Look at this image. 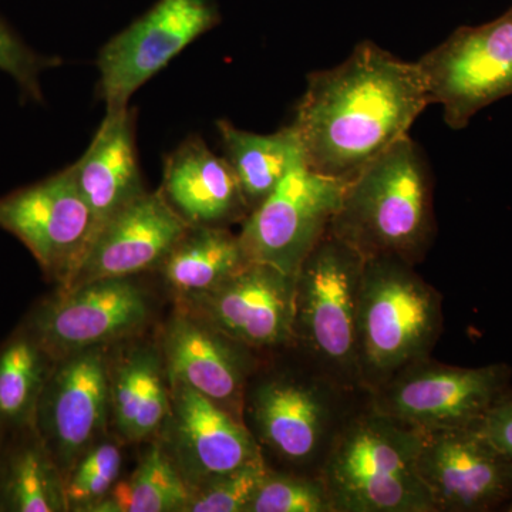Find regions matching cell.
<instances>
[{
  "instance_id": "6da1fadb",
  "label": "cell",
  "mask_w": 512,
  "mask_h": 512,
  "mask_svg": "<svg viewBox=\"0 0 512 512\" xmlns=\"http://www.w3.org/2000/svg\"><path fill=\"white\" fill-rule=\"evenodd\" d=\"M430 104L417 63L362 42L339 66L309 74L292 126L311 170L349 181L407 136Z\"/></svg>"
},
{
  "instance_id": "7a4b0ae2",
  "label": "cell",
  "mask_w": 512,
  "mask_h": 512,
  "mask_svg": "<svg viewBox=\"0 0 512 512\" xmlns=\"http://www.w3.org/2000/svg\"><path fill=\"white\" fill-rule=\"evenodd\" d=\"M367 393L291 343L259 352L242 421L271 470L319 474L336 434Z\"/></svg>"
},
{
  "instance_id": "3957f363",
  "label": "cell",
  "mask_w": 512,
  "mask_h": 512,
  "mask_svg": "<svg viewBox=\"0 0 512 512\" xmlns=\"http://www.w3.org/2000/svg\"><path fill=\"white\" fill-rule=\"evenodd\" d=\"M329 231L365 259L423 261L436 232L433 183L409 134L350 178Z\"/></svg>"
},
{
  "instance_id": "277c9868",
  "label": "cell",
  "mask_w": 512,
  "mask_h": 512,
  "mask_svg": "<svg viewBox=\"0 0 512 512\" xmlns=\"http://www.w3.org/2000/svg\"><path fill=\"white\" fill-rule=\"evenodd\" d=\"M420 439V430L380 413L367 393L320 468L335 512H437L417 470Z\"/></svg>"
},
{
  "instance_id": "5b68a950",
  "label": "cell",
  "mask_w": 512,
  "mask_h": 512,
  "mask_svg": "<svg viewBox=\"0 0 512 512\" xmlns=\"http://www.w3.org/2000/svg\"><path fill=\"white\" fill-rule=\"evenodd\" d=\"M443 296L414 265L366 259L357 312V369L370 392L400 369L431 356L443 332Z\"/></svg>"
},
{
  "instance_id": "8992f818",
  "label": "cell",
  "mask_w": 512,
  "mask_h": 512,
  "mask_svg": "<svg viewBox=\"0 0 512 512\" xmlns=\"http://www.w3.org/2000/svg\"><path fill=\"white\" fill-rule=\"evenodd\" d=\"M366 259L325 232L295 274L292 345L348 386L357 369V312Z\"/></svg>"
},
{
  "instance_id": "52a82bcc",
  "label": "cell",
  "mask_w": 512,
  "mask_h": 512,
  "mask_svg": "<svg viewBox=\"0 0 512 512\" xmlns=\"http://www.w3.org/2000/svg\"><path fill=\"white\" fill-rule=\"evenodd\" d=\"M512 367H463L424 357L370 390L380 413L421 431L474 426L511 390Z\"/></svg>"
},
{
  "instance_id": "ba28073f",
  "label": "cell",
  "mask_w": 512,
  "mask_h": 512,
  "mask_svg": "<svg viewBox=\"0 0 512 512\" xmlns=\"http://www.w3.org/2000/svg\"><path fill=\"white\" fill-rule=\"evenodd\" d=\"M430 103L463 130L478 113L512 94V6L480 26H461L417 62Z\"/></svg>"
},
{
  "instance_id": "9c48e42d",
  "label": "cell",
  "mask_w": 512,
  "mask_h": 512,
  "mask_svg": "<svg viewBox=\"0 0 512 512\" xmlns=\"http://www.w3.org/2000/svg\"><path fill=\"white\" fill-rule=\"evenodd\" d=\"M0 229L35 256L47 278L64 288L89 251L97 234L72 168L0 197Z\"/></svg>"
},
{
  "instance_id": "30bf717a",
  "label": "cell",
  "mask_w": 512,
  "mask_h": 512,
  "mask_svg": "<svg viewBox=\"0 0 512 512\" xmlns=\"http://www.w3.org/2000/svg\"><path fill=\"white\" fill-rule=\"evenodd\" d=\"M348 181L299 165L242 221L249 261L295 276L306 255L328 231Z\"/></svg>"
},
{
  "instance_id": "8fae6325",
  "label": "cell",
  "mask_w": 512,
  "mask_h": 512,
  "mask_svg": "<svg viewBox=\"0 0 512 512\" xmlns=\"http://www.w3.org/2000/svg\"><path fill=\"white\" fill-rule=\"evenodd\" d=\"M220 23L212 0H158L100 50V97L106 111L128 100L178 53Z\"/></svg>"
},
{
  "instance_id": "7c38bea8",
  "label": "cell",
  "mask_w": 512,
  "mask_h": 512,
  "mask_svg": "<svg viewBox=\"0 0 512 512\" xmlns=\"http://www.w3.org/2000/svg\"><path fill=\"white\" fill-rule=\"evenodd\" d=\"M417 470L437 512H487L512 498V463L478 424L421 431Z\"/></svg>"
},
{
  "instance_id": "4fadbf2b",
  "label": "cell",
  "mask_w": 512,
  "mask_h": 512,
  "mask_svg": "<svg viewBox=\"0 0 512 512\" xmlns=\"http://www.w3.org/2000/svg\"><path fill=\"white\" fill-rule=\"evenodd\" d=\"M150 303L131 278L64 289L36 313L32 335L49 355L69 356L126 338L146 323Z\"/></svg>"
},
{
  "instance_id": "5bb4252c",
  "label": "cell",
  "mask_w": 512,
  "mask_h": 512,
  "mask_svg": "<svg viewBox=\"0 0 512 512\" xmlns=\"http://www.w3.org/2000/svg\"><path fill=\"white\" fill-rule=\"evenodd\" d=\"M295 276L251 262L211 291L184 299L191 315L242 345L268 352L292 343Z\"/></svg>"
},
{
  "instance_id": "9a60e30c",
  "label": "cell",
  "mask_w": 512,
  "mask_h": 512,
  "mask_svg": "<svg viewBox=\"0 0 512 512\" xmlns=\"http://www.w3.org/2000/svg\"><path fill=\"white\" fill-rule=\"evenodd\" d=\"M110 412V372L100 348L66 356L47 377L36 414L46 450L63 470L96 446ZM69 474V473H67Z\"/></svg>"
},
{
  "instance_id": "2e32d148",
  "label": "cell",
  "mask_w": 512,
  "mask_h": 512,
  "mask_svg": "<svg viewBox=\"0 0 512 512\" xmlns=\"http://www.w3.org/2000/svg\"><path fill=\"white\" fill-rule=\"evenodd\" d=\"M190 227L160 190L146 191L101 225L82 265L60 291L160 268Z\"/></svg>"
},
{
  "instance_id": "e0dca14e",
  "label": "cell",
  "mask_w": 512,
  "mask_h": 512,
  "mask_svg": "<svg viewBox=\"0 0 512 512\" xmlns=\"http://www.w3.org/2000/svg\"><path fill=\"white\" fill-rule=\"evenodd\" d=\"M164 356L171 382L187 384L242 420L245 387L259 352L191 313H180L165 329Z\"/></svg>"
},
{
  "instance_id": "ac0fdd59",
  "label": "cell",
  "mask_w": 512,
  "mask_h": 512,
  "mask_svg": "<svg viewBox=\"0 0 512 512\" xmlns=\"http://www.w3.org/2000/svg\"><path fill=\"white\" fill-rule=\"evenodd\" d=\"M170 400L173 439L194 488L262 457L244 421L204 394L171 382Z\"/></svg>"
},
{
  "instance_id": "d6986e66",
  "label": "cell",
  "mask_w": 512,
  "mask_h": 512,
  "mask_svg": "<svg viewBox=\"0 0 512 512\" xmlns=\"http://www.w3.org/2000/svg\"><path fill=\"white\" fill-rule=\"evenodd\" d=\"M161 194L191 227H229L248 217L237 175L225 157L191 137L164 161Z\"/></svg>"
},
{
  "instance_id": "ffe728a7",
  "label": "cell",
  "mask_w": 512,
  "mask_h": 512,
  "mask_svg": "<svg viewBox=\"0 0 512 512\" xmlns=\"http://www.w3.org/2000/svg\"><path fill=\"white\" fill-rule=\"evenodd\" d=\"M134 110L106 111L86 153L70 165L80 194L96 220L104 222L146 192L136 147Z\"/></svg>"
},
{
  "instance_id": "44dd1931",
  "label": "cell",
  "mask_w": 512,
  "mask_h": 512,
  "mask_svg": "<svg viewBox=\"0 0 512 512\" xmlns=\"http://www.w3.org/2000/svg\"><path fill=\"white\" fill-rule=\"evenodd\" d=\"M217 126L225 160L237 175L249 212L258 207L286 175L306 164L301 138L292 124L274 134L241 130L228 120L218 121Z\"/></svg>"
},
{
  "instance_id": "7402d4cb",
  "label": "cell",
  "mask_w": 512,
  "mask_h": 512,
  "mask_svg": "<svg viewBox=\"0 0 512 512\" xmlns=\"http://www.w3.org/2000/svg\"><path fill=\"white\" fill-rule=\"evenodd\" d=\"M248 264L239 234L227 227H190L160 269L165 284L187 299L217 288Z\"/></svg>"
},
{
  "instance_id": "603a6c76",
  "label": "cell",
  "mask_w": 512,
  "mask_h": 512,
  "mask_svg": "<svg viewBox=\"0 0 512 512\" xmlns=\"http://www.w3.org/2000/svg\"><path fill=\"white\" fill-rule=\"evenodd\" d=\"M170 410L160 360L153 353H133L110 376V412L124 439L153 436L170 417Z\"/></svg>"
},
{
  "instance_id": "cb8c5ba5",
  "label": "cell",
  "mask_w": 512,
  "mask_h": 512,
  "mask_svg": "<svg viewBox=\"0 0 512 512\" xmlns=\"http://www.w3.org/2000/svg\"><path fill=\"white\" fill-rule=\"evenodd\" d=\"M194 494L180 468L160 444H154L133 476L114 485L109 495L89 508L97 512L187 511Z\"/></svg>"
},
{
  "instance_id": "d4e9b609",
  "label": "cell",
  "mask_w": 512,
  "mask_h": 512,
  "mask_svg": "<svg viewBox=\"0 0 512 512\" xmlns=\"http://www.w3.org/2000/svg\"><path fill=\"white\" fill-rule=\"evenodd\" d=\"M47 356L32 332L16 336L0 352V420L23 423L35 416L47 380Z\"/></svg>"
},
{
  "instance_id": "484cf974",
  "label": "cell",
  "mask_w": 512,
  "mask_h": 512,
  "mask_svg": "<svg viewBox=\"0 0 512 512\" xmlns=\"http://www.w3.org/2000/svg\"><path fill=\"white\" fill-rule=\"evenodd\" d=\"M3 500L10 511L55 512L67 507L56 463L45 446L22 448L10 464Z\"/></svg>"
},
{
  "instance_id": "4316f807",
  "label": "cell",
  "mask_w": 512,
  "mask_h": 512,
  "mask_svg": "<svg viewBox=\"0 0 512 512\" xmlns=\"http://www.w3.org/2000/svg\"><path fill=\"white\" fill-rule=\"evenodd\" d=\"M247 512H335L319 474L269 470Z\"/></svg>"
},
{
  "instance_id": "83f0119b",
  "label": "cell",
  "mask_w": 512,
  "mask_h": 512,
  "mask_svg": "<svg viewBox=\"0 0 512 512\" xmlns=\"http://www.w3.org/2000/svg\"><path fill=\"white\" fill-rule=\"evenodd\" d=\"M120 448L113 443H99L87 450L74 464L63 484L66 505L74 510L89 511L103 500L119 480Z\"/></svg>"
},
{
  "instance_id": "f1b7e54d",
  "label": "cell",
  "mask_w": 512,
  "mask_h": 512,
  "mask_svg": "<svg viewBox=\"0 0 512 512\" xmlns=\"http://www.w3.org/2000/svg\"><path fill=\"white\" fill-rule=\"evenodd\" d=\"M264 458L211 478L194 488L187 511L192 512H247L249 503L269 473Z\"/></svg>"
},
{
  "instance_id": "f546056e",
  "label": "cell",
  "mask_w": 512,
  "mask_h": 512,
  "mask_svg": "<svg viewBox=\"0 0 512 512\" xmlns=\"http://www.w3.org/2000/svg\"><path fill=\"white\" fill-rule=\"evenodd\" d=\"M59 64L55 57L42 56L30 49L12 29L0 19V70L9 74L30 99L42 101L40 76Z\"/></svg>"
},
{
  "instance_id": "4dcf8cb0",
  "label": "cell",
  "mask_w": 512,
  "mask_h": 512,
  "mask_svg": "<svg viewBox=\"0 0 512 512\" xmlns=\"http://www.w3.org/2000/svg\"><path fill=\"white\" fill-rule=\"evenodd\" d=\"M478 427L512 463V389L491 407Z\"/></svg>"
},
{
  "instance_id": "1f68e13d",
  "label": "cell",
  "mask_w": 512,
  "mask_h": 512,
  "mask_svg": "<svg viewBox=\"0 0 512 512\" xmlns=\"http://www.w3.org/2000/svg\"><path fill=\"white\" fill-rule=\"evenodd\" d=\"M505 508H503L504 511L512 512V498L510 501H508L507 504L504 505Z\"/></svg>"
}]
</instances>
